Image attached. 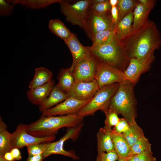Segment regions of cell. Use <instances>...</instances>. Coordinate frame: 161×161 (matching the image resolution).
Listing matches in <instances>:
<instances>
[{
    "label": "cell",
    "mask_w": 161,
    "mask_h": 161,
    "mask_svg": "<svg viewBox=\"0 0 161 161\" xmlns=\"http://www.w3.org/2000/svg\"><path fill=\"white\" fill-rule=\"evenodd\" d=\"M125 159L126 161H140L139 154L128 157Z\"/></svg>",
    "instance_id": "cell-43"
},
{
    "label": "cell",
    "mask_w": 161,
    "mask_h": 161,
    "mask_svg": "<svg viewBox=\"0 0 161 161\" xmlns=\"http://www.w3.org/2000/svg\"><path fill=\"white\" fill-rule=\"evenodd\" d=\"M83 126L82 123L76 126L68 128L65 134L58 140L46 143V148L43 154L44 159L50 155L57 154L67 156L75 160H78L79 157L75 153L64 149V145L68 140H75L77 138Z\"/></svg>",
    "instance_id": "cell-7"
},
{
    "label": "cell",
    "mask_w": 161,
    "mask_h": 161,
    "mask_svg": "<svg viewBox=\"0 0 161 161\" xmlns=\"http://www.w3.org/2000/svg\"><path fill=\"white\" fill-rule=\"evenodd\" d=\"M64 41L69 49L72 58V62L69 68L72 72L77 64L90 53L88 47L83 46L76 35L72 33L71 35Z\"/></svg>",
    "instance_id": "cell-15"
},
{
    "label": "cell",
    "mask_w": 161,
    "mask_h": 161,
    "mask_svg": "<svg viewBox=\"0 0 161 161\" xmlns=\"http://www.w3.org/2000/svg\"><path fill=\"white\" fill-rule=\"evenodd\" d=\"M90 53L98 61L106 63L123 72L130 61L120 42L116 38L102 46H87Z\"/></svg>",
    "instance_id": "cell-4"
},
{
    "label": "cell",
    "mask_w": 161,
    "mask_h": 161,
    "mask_svg": "<svg viewBox=\"0 0 161 161\" xmlns=\"http://www.w3.org/2000/svg\"><path fill=\"white\" fill-rule=\"evenodd\" d=\"M44 159L42 154L28 156L26 161H42Z\"/></svg>",
    "instance_id": "cell-41"
},
{
    "label": "cell",
    "mask_w": 161,
    "mask_h": 161,
    "mask_svg": "<svg viewBox=\"0 0 161 161\" xmlns=\"http://www.w3.org/2000/svg\"><path fill=\"white\" fill-rule=\"evenodd\" d=\"M151 151V144L148 140L144 136L130 147V152L128 157L139 155L145 151Z\"/></svg>",
    "instance_id": "cell-29"
},
{
    "label": "cell",
    "mask_w": 161,
    "mask_h": 161,
    "mask_svg": "<svg viewBox=\"0 0 161 161\" xmlns=\"http://www.w3.org/2000/svg\"><path fill=\"white\" fill-rule=\"evenodd\" d=\"M154 52L140 58L130 59L128 66L123 72L125 79L135 85L142 74L150 69L155 59Z\"/></svg>",
    "instance_id": "cell-9"
},
{
    "label": "cell",
    "mask_w": 161,
    "mask_h": 161,
    "mask_svg": "<svg viewBox=\"0 0 161 161\" xmlns=\"http://www.w3.org/2000/svg\"><path fill=\"white\" fill-rule=\"evenodd\" d=\"M58 79V82L56 86L66 93L70 89L75 82L74 78L69 68L61 69L59 72Z\"/></svg>",
    "instance_id": "cell-24"
},
{
    "label": "cell",
    "mask_w": 161,
    "mask_h": 161,
    "mask_svg": "<svg viewBox=\"0 0 161 161\" xmlns=\"http://www.w3.org/2000/svg\"><path fill=\"white\" fill-rule=\"evenodd\" d=\"M99 89L95 80L90 82L75 81L67 93L69 97L80 100H88L92 98Z\"/></svg>",
    "instance_id": "cell-14"
},
{
    "label": "cell",
    "mask_w": 161,
    "mask_h": 161,
    "mask_svg": "<svg viewBox=\"0 0 161 161\" xmlns=\"http://www.w3.org/2000/svg\"><path fill=\"white\" fill-rule=\"evenodd\" d=\"M139 2L148 8L152 10L154 6L156 1L153 0H139Z\"/></svg>",
    "instance_id": "cell-39"
},
{
    "label": "cell",
    "mask_w": 161,
    "mask_h": 161,
    "mask_svg": "<svg viewBox=\"0 0 161 161\" xmlns=\"http://www.w3.org/2000/svg\"><path fill=\"white\" fill-rule=\"evenodd\" d=\"M46 147V143H38L32 144L27 146L28 156L41 154Z\"/></svg>",
    "instance_id": "cell-33"
},
{
    "label": "cell",
    "mask_w": 161,
    "mask_h": 161,
    "mask_svg": "<svg viewBox=\"0 0 161 161\" xmlns=\"http://www.w3.org/2000/svg\"><path fill=\"white\" fill-rule=\"evenodd\" d=\"M119 158L114 151L97 153L96 161H117Z\"/></svg>",
    "instance_id": "cell-35"
},
{
    "label": "cell",
    "mask_w": 161,
    "mask_h": 161,
    "mask_svg": "<svg viewBox=\"0 0 161 161\" xmlns=\"http://www.w3.org/2000/svg\"><path fill=\"white\" fill-rule=\"evenodd\" d=\"M119 83H114L100 88L89 101L78 113L84 117L92 115L98 110L103 112L108 109L111 99L117 90Z\"/></svg>",
    "instance_id": "cell-5"
},
{
    "label": "cell",
    "mask_w": 161,
    "mask_h": 161,
    "mask_svg": "<svg viewBox=\"0 0 161 161\" xmlns=\"http://www.w3.org/2000/svg\"><path fill=\"white\" fill-rule=\"evenodd\" d=\"M7 126L0 118V155L3 156L13 148L11 143L12 134L7 129Z\"/></svg>",
    "instance_id": "cell-23"
},
{
    "label": "cell",
    "mask_w": 161,
    "mask_h": 161,
    "mask_svg": "<svg viewBox=\"0 0 161 161\" xmlns=\"http://www.w3.org/2000/svg\"><path fill=\"white\" fill-rule=\"evenodd\" d=\"M69 97L67 93L64 92L55 86L48 97L39 106L41 113L63 101Z\"/></svg>",
    "instance_id": "cell-17"
},
{
    "label": "cell",
    "mask_w": 161,
    "mask_h": 161,
    "mask_svg": "<svg viewBox=\"0 0 161 161\" xmlns=\"http://www.w3.org/2000/svg\"><path fill=\"white\" fill-rule=\"evenodd\" d=\"M119 83L117 90L111 99L109 108L118 114L121 115L130 124L135 121L137 117L134 85L127 80Z\"/></svg>",
    "instance_id": "cell-3"
},
{
    "label": "cell",
    "mask_w": 161,
    "mask_h": 161,
    "mask_svg": "<svg viewBox=\"0 0 161 161\" xmlns=\"http://www.w3.org/2000/svg\"><path fill=\"white\" fill-rule=\"evenodd\" d=\"M111 15L112 21L115 25L119 21L118 11L117 7H112Z\"/></svg>",
    "instance_id": "cell-38"
},
{
    "label": "cell",
    "mask_w": 161,
    "mask_h": 161,
    "mask_svg": "<svg viewBox=\"0 0 161 161\" xmlns=\"http://www.w3.org/2000/svg\"><path fill=\"white\" fill-rule=\"evenodd\" d=\"M90 100H80L68 97L60 103L43 112L42 115L62 116L76 114Z\"/></svg>",
    "instance_id": "cell-13"
},
{
    "label": "cell",
    "mask_w": 161,
    "mask_h": 161,
    "mask_svg": "<svg viewBox=\"0 0 161 161\" xmlns=\"http://www.w3.org/2000/svg\"><path fill=\"white\" fill-rule=\"evenodd\" d=\"M111 14L96 13L89 8L86 18L84 30L89 38L92 40L94 35L102 31L115 29Z\"/></svg>",
    "instance_id": "cell-8"
},
{
    "label": "cell",
    "mask_w": 161,
    "mask_h": 161,
    "mask_svg": "<svg viewBox=\"0 0 161 161\" xmlns=\"http://www.w3.org/2000/svg\"><path fill=\"white\" fill-rule=\"evenodd\" d=\"M27 124L20 123L11 133V143L13 148L19 149L34 143L52 142L55 139V135L43 137L34 136L27 132Z\"/></svg>",
    "instance_id": "cell-10"
},
{
    "label": "cell",
    "mask_w": 161,
    "mask_h": 161,
    "mask_svg": "<svg viewBox=\"0 0 161 161\" xmlns=\"http://www.w3.org/2000/svg\"><path fill=\"white\" fill-rule=\"evenodd\" d=\"M97 153L114 151L110 132L100 128L97 134Z\"/></svg>",
    "instance_id": "cell-22"
},
{
    "label": "cell",
    "mask_w": 161,
    "mask_h": 161,
    "mask_svg": "<svg viewBox=\"0 0 161 161\" xmlns=\"http://www.w3.org/2000/svg\"><path fill=\"white\" fill-rule=\"evenodd\" d=\"M109 1L111 7L117 6L118 2V0H110Z\"/></svg>",
    "instance_id": "cell-44"
},
{
    "label": "cell",
    "mask_w": 161,
    "mask_h": 161,
    "mask_svg": "<svg viewBox=\"0 0 161 161\" xmlns=\"http://www.w3.org/2000/svg\"><path fill=\"white\" fill-rule=\"evenodd\" d=\"M114 149L119 158L126 159L129 156L130 147L123 134L114 132L112 130L110 132Z\"/></svg>",
    "instance_id": "cell-18"
},
{
    "label": "cell",
    "mask_w": 161,
    "mask_h": 161,
    "mask_svg": "<svg viewBox=\"0 0 161 161\" xmlns=\"http://www.w3.org/2000/svg\"><path fill=\"white\" fill-rule=\"evenodd\" d=\"M151 10L146 7L138 1L133 11V30L141 27L148 22L149 20L148 16Z\"/></svg>",
    "instance_id": "cell-20"
},
{
    "label": "cell",
    "mask_w": 161,
    "mask_h": 161,
    "mask_svg": "<svg viewBox=\"0 0 161 161\" xmlns=\"http://www.w3.org/2000/svg\"><path fill=\"white\" fill-rule=\"evenodd\" d=\"M97 62L90 52L77 64L72 72L75 81L90 82L95 80Z\"/></svg>",
    "instance_id": "cell-12"
},
{
    "label": "cell",
    "mask_w": 161,
    "mask_h": 161,
    "mask_svg": "<svg viewBox=\"0 0 161 161\" xmlns=\"http://www.w3.org/2000/svg\"><path fill=\"white\" fill-rule=\"evenodd\" d=\"M138 1L134 0H118L117 6L118 14L119 21L131 12L133 11Z\"/></svg>",
    "instance_id": "cell-30"
},
{
    "label": "cell",
    "mask_w": 161,
    "mask_h": 161,
    "mask_svg": "<svg viewBox=\"0 0 161 161\" xmlns=\"http://www.w3.org/2000/svg\"><path fill=\"white\" fill-rule=\"evenodd\" d=\"M52 72L44 67H40L35 69V73L32 80L28 85L29 89L42 86L52 80Z\"/></svg>",
    "instance_id": "cell-21"
},
{
    "label": "cell",
    "mask_w": 161,
    "mask_h": 161,
    "mask_svg": "<svg viewBox=\"0 0 161 161\" xmlns=\"http://www.w3.org/2000/svg\"><path fill=\"white\" fill-rule=\"evenodd\" d=\"M117 161H126L125 159L119 158Z\"/></svg>",
    "instance_id": "cell-46"
},
{
    "label": "cell",
    "mask_w": 161,
    "mask_h": 161,
    "mask_svg": "<svg viewBox=\"0 0 161 161\" xmlns=\"http://www.w3.org/2000/svg\"><path fill=\"white\" fill-rule=\"evenodd\" d=\"M97 61L95 80L99 88L114 83H120L126 80L122 71L104 63Z\"/></svg>",
    "instance_id": "cell-11"
},
{
    "label": "cell",
    "mask_w": 161,
    "mask_h": 161,
    "mask_svg": "<svg viewBox=\"0 0 161 161\" xmlns=\"http://www.w3.org/2000/svg\"><path fill=\"white\" fill-rule=\"evenodd\" d=\"M103 112L106 115V119L103 128L106 131L110 132L112 130V127L115 126L118 123L120 118L115 111L109 108Z\"/></svg>",
    "instance_id": "cell-31"
},
{
    "label": "cell",
    "mask_w": 161,
    "mask_h": 161,
    "mask_svg": "<svg viewBox=\"0 0 161 161\" xmlns=\"http://www.w3.org/2000/svg\"><path fill=\"white\" fill-rule=\"evenodd\" d=\"M140 161H156V158L151 151H145L139 154Z\"/></svg>",
    "instance_id": "cell-37"
},
{
    "label": "cell",
    "mask_w": 161,
    "mask_h": 161,
    "mask_svg": "<svg viewBox=\"0 0 161 161\" xmlns=\"http://www.w3.org/2000/svg\"><path fill=\"white\" fill-rule=\"evenodd\" d=\"M116 38L115 29L108 30L99 32L93 37V47H97L107 44Z\"/></svg>",
    "instance_id": "cell-27"
},
{
    "label": "cell",
    "mask_w": 161,
    "mask_h": 161,
    "mask_svg": "<svg viewBox=\"0 0 161 161\" xmlns=\"http://www.w3.org/2000/svg\"><path fill=\"white\" fill-rule=\"evenodd\" d=\"M14 4L8 0H0V15L7 16L10 15L13 12Z\"/></svg>",
    "instance_id": "cell-34"
},
{
    "label": "cell",
    "mask_w": 161,
    "mask_h": 161,
    "mask_svg": "<svg viewBox=\"0 0 161 161\" xmlns=\"http://www.w3.org/2000/svg\"><path fill=\"white\" fill-rule=\"evenodd\" d=\"M84 117L77 114L66 115H41L37 120L27 125V131L36 137H43L55 135L63 127L76 126L83 123Z\"/></svg>",
    "instance_id": "cell-2"
},
{
    "label": "cell",
    "mask_w": 161,
    "mask_h": 161,
    "mask_svg": "<svg viewBox=\"0 0 161 161\" xmlns=\"http://www.w3.org/2000/svg\"><path fill=\"white\" fill-rule=\"evenodd\" d=\"M129 124L124 118H120L117 124L114 126L112 131L114 132L120 134H123L128 131Z\"/></svg>",
    "instance_id": "cell-36"
},
{
    "label": "cell",
    "mask_w": 161,
    "mask_h": 161,
    "mask_svg": "<svg viewBox=\"0 0 161 161\" xmlns=\"http://www.w3.org/2000/svg\"><path fill=\"white\" fill-rule=\"evenodd\" d=\"M89 8L94 12L101 14H111V6L109 0L101 3L91 4Z\"/></svg>",
    "instance_id": "cell-32"
},
{
    "label": "cell",
    "mask_w": 161,
    "mask_h": 161,
    "mask_svg": "<svg viewBox=\"0 0 161 161\" xmlns=\"http://www.w3.org/2000/svg\"><path fill=\"white\" fill-rule=\"evenodd\" d=\"M0 161H8L4 159L3 156L0 155Z\"/></svg>",
    "instance_id": "cell-45"
},
{
    "label": "cell",
    "mask_w": 161,
    "mask_h": 161,
    "mask_svg": "<svg viewBox=\"0 0 161 161\" xmlns=\"http://www.w3.org/2000/svg\"><path fill=\"white\" fill-rule=\"evenodd\" d=\"M53 80L42 86L29 89L27 92L28 100L34 105L40 106L48 97L54 87Z\"/></svg>",
    "instance_id": "cell-16"
},
{
    "label": "cell",
    "mask_w": 161,
    "mask_h": 161,
    "mask_svg": "<svg viewBox=\"0 0 161 161\" xmlns=\"http://www.w3.org/2000/svg\"><path fill=\"white\" fill-rule=\"evenodd\" d=\"M8 1L14 5L19 4L32 9H37L45 8L54 3H60L62 0H11Z\"/></svg>",
    "instance_id": "cell-26"
},
{
    "label": "cell",
    "mask_w": 161,
    "mask_h": 161,
    "mask_svg": "<svg viewBox=\"0 0 161 161\" xmlns=\"http://www.w3.org/2000/svg\"><path fill=\"white\" fill-rule=\"evenodd\" d=\"M123 134L130 147L139 139L144 136L143 130L136 121L129 124L128 131Z\"/></svg>",
    "instance_id": "cell-28"
},
{
    "label": "cell",
    "mask_w": 161,
    "mask_h": 161,
    "mask_svg": "<svg viewBox=\"0 0 161 161\" xmlns=\"http://www.w3.org/2000/svg\"><path fill=\"white\" fill-rule=\"evenodd\" d=\"M15 160H19L22 158L21 153L19 149L13 148L10 151Z\"/></svg>",
    "instance_id": "cell-40"
},
{
    "label": "cell",
    "mask_w": 161,
    "mask_h": 161,
    "mask_svg": "<svg viewBox=\"0 0 161 161\" xmlns=\"http://www.w3.org/2000/svg\"><path fill=\"white\" fill-rule=\"evenodd\" d=\"M91 2V0H82L70 4L67 1L62 0L59 3L60 11L68 22L83 29Z\"/></svg>",
    "instance_id": "cell-6"
},
{
    "label": "cell",
    "mask_w": 161,
    "mask_h": 161,
    "mask_svg": "<svg viewBox=\"0 0 161 161\" xmlns=\"http://www.w3.org/2000/svg\"><path fill=\"white\" fill-rule=\"evenodd\" d=\"M133 11L126 15L115 25L116 38L120 41L133 31Z\"/></svg>",
    "instance_id": "cell-19"
},
{
    "label": "cell",
    "mask_w": 161,
    "mask_h": 161,
    "mask_svg": "<svg viewBox=\"0 0 161 161\" xmlns=\"http://www.w3.org/2000/svg\"><path fill=\"white\" fill-rule=\"evenodd\" d=\"M48 27L52 33L64 41L69 38L72 33L62 22L58 19L50 20Z\"/></svg>",
    "instance_id": "cell-25"
},
{
    "label": "cell",
    "mask_w": 161,
    "mask_h": 161,
    "mask_svg": "<svg viewBox=\"0 0 161 161\" xmlns=\"http://www.w3.org/2000/svg\"><path fill=\"white\" fill-rule=\"evenodd\" d=\"M128 58H139L154 52L161 46L159 30L153 21L149 20L120 41Z\"/></svg>",
    "instance_id": "cell-1"
},
{
    "label": "cell",
    "mask_w": 161,
    "mask_h": 161,
    "mask_svg": "<svg viewBox=\"0 0 161 161\" xmlns=\"http://www.w3.org/2000/svg\"><path fill=\"white\" fill-rule=\"evenodd\" d=\"M3 156L4 159L7 161H15L10 152H8L5 153Z\"/></svg>",
    "instance_id": "cell-42"
}]
</instances>
